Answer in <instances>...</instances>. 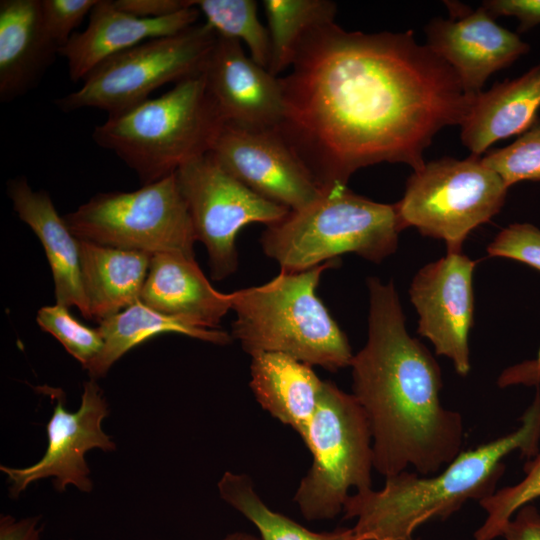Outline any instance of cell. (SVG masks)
I'll use <instances>...</instances> for the list:
<instances>
[{
	"mask_svg": "<svg viewBox=\"0 0 540 540\" xmlns=\"http://www.w3.org/2000/svg\"><path fill=\"white\" fill-rule=\"evenodd\" d=\"M279 80L276 128L324 192L382 162L421 169L434 136L461 125L474 98L413 31L349 32L335 21L305 36Z\"/></svg>",
	"mask_w": 540,
	"mask_h": 540,
	"instance_id": "6da1fadb",
	"label": "cell"
},
{
	"mask_svg": "<svg viewBox=\"0 0 540 540\" xmlns=\"http://www.w3.org/2000/svg\"><path fill=\"white\" fill-rule=\"evenodd\" d=\"M367 288L368 338L350 366L353 395L370 426L373 468L385 478L408 467L435 474L462 451L463 417L442 405L440 366L408 333L393 281L369 277Z\"/></svg>",
	"mask_w": 540,
	"mask_h": 540,
	"instance_id": "7a4b0ae2",
	"label": "cell"
},
{
	"mask_svg": "<svg viewBox=\"0 0 540 540\" xmlns=\"http://www.w3.org/2000/svg\"><path fill=\"white\" fill-rule=\"evenodd\" d=\"M520 426L499 438L461 451L439 472L403 471L386 477L381 490L357 491L345 502L344 518L356 519L360 540H413L422 524L445 519L469 500L492 495L505 472L504 460L519 452L527 460L540 451V391L520 418Z\"/></svg>",
	"mask_w": 540,
	"mask_h": 540,
	"instance_id": "3957f363",
	"label": "cell"
},
{
	"mask_svg": "<svg viewBox=\"0 0 540 540\" xmlns=\"http://www.w3.org/2000/svg\"><path fill=\"white\" fill-rule=\"evenodd\" d=\"M338 264L281 270L267 283L233 292L231 336L250 355L283 353L333 372L350 366L349 341L316 293L322 273Z\"/></svg>",
	"mask_w": 540,
	"mask_h": 540,
	"instance_id": "277c9868",
	"label": "cell"
},
{
	"mask_svg": "<svg viewBox=\"0 0 540 540\" xmlns=\"http://www.w3.org/2000/svg\"><path fill=\"white\" fill-rule=\"evenodd\" d=\"M226 124L204 74L96 126L94 142L118 156L148 185L211 152Z\"/></svg>",
	"mask_w": 540,
	"mask_h": 540,
	"instance_id": "5b68a950",
	"label": "cell"
},
{
	"mask_svg": "<svg viewBox=\"0 0 540 540\" xmlns=\"http://www.w3.org/2000/svg\"><path fill=\"white\" fill-rule=\"evenodd\" d=\"M402 230L395 204L375 202L343 187L325 191L267 226L260 242L281 270L298 272L346 253L379 263L397 250Z\"/></svg>",
	"mask_w": 540,
	"mask_h": 540,
	"instance_id": "8992f818",
	"label": "cell"
},
{
	"mask_svg": "<svg viewBox=\"0 0 540 540\" xmlns=\"http://www.w3.org/2000/svg\"><path fill=\"white\" fill-rule=\"evenodd\" d=\"M301 438L313 455V464L294 501L307 520L332 519L343 511L349 489L371 488L369 422L353 394L324 381L318 408Z\"/></svg>",
	"mask_w": 540,
	"mask_h": 540,
	"instance_id": "52a82bcc",
	"label": "cell"
},
{
	"mask_svg": "<svg viewBox=\"0 0 540 540\" xmlns=\"http://www.w3.org/2000/svg\"><path fill=\"white\" fill-rule=\"evenodd\" d=\"M216 40L217 33L203 22L145 41L97 66L79 89L54 104L66 113L94 108L108 116L121 114L165 84L202 74Z\"/></svg>",
	"mask_w": 540,
	"mask_h": 540,
	"instance_id": "ba28073f",
	"label": "cell"
},
{
	"mask_svg": "<svg viewBox=\"0 0 540 540\" xmlns=\"http://www.w3.org/2000/svg\"><path fill=\"white\" fill-rule=\"evenodd\" d=\"M508 189L480 156L443 157L411 174L395 207L403 229L415 227L457 253L471 231L500 212Z\"/></svg>",
	"mask_w": 540,
	"mask_h": 540,
	"instance_id": "9c48e42d",
	"label": "cell"
},
{
	"mask_svg": "<svg viewBox=\"0 0 540 540\" xmlns=\"http://www.w3.org/2000/svg\"><path fill=\"white\" fill-rule=\"evenodd\" d=\"M63 218L79 240L195 258L197 240L175 173L132 192L99 193Z\"/></svg>",
	"mask_w": 540,
	"mask_h": 540,
	"instance_id": "30bf717a",
	"label": "cell"
},
{
	"mask_svg": "<svg viewBox=\"0 0 540 540\" xmlns=\"http://www.w3.org/2000/svg\"><path fill=\"white\" fill-rule=\"evenodd\" d=\"M175 174L196 240L207 249L214 280H223L237 270L236 239L246 225L269 226L291 211L238 181L210 153L190 161Z\"/></svg>",
	"mask_w": 540,
	"mask_h": 540,
	"instance_id": "8fae6325",
	"label": "cell"
},
{
	"mask_svg": "<svg viewBox=\"0 0 540 540\" xmlns=\"http://www.w3.org/2000/svg\"><path fill=\"white\" fill-rule=\"evenodd\" d=\"M210 154L252 191L291 211L306 207L324 193L277 128L226 123Z\"/></svg>",
	"mask_w": 540,
	"mask_h": 540,
	"instance_id": "7c38bea8",
	"label": "cell"
},
{
	"mask_svg": "<svg viewBox=\"0 0 540 540\" xmlns=\"http://www.w3.org/2000/svg\"><path fill=\"white\" fill-rule=\"evenodd\" d=\"M53 413L46 425L48 445L36 463L14 468L0 466L7 476L9 494L17 498L28 485L40 479L54 478L58 491L73 485L82 492H90L93 483L85 454L91 449L116 450V444L102 428V421L109 414L108 404L95 379L84 383L81 404L77 411L65 409L64 396H57Z\"/></svg>",
	"mask_w": 540,
	"mask_h": 540,
	"instance_id": "4fadbf2b",
	"label": "cell"
},
{
	"mask_svg": "<svg viewBox=\"0 0 540 540\" xmlns=\"http://www.w3.org/2000/svg\"><path fill=\"white\" fill-rule=\"evenodd\" d=\"M475 266L476 261L462 252L447 253L422 267L409 288L419 316L418 333L433 344L437 355L451 360L460 376H466L471 368Z\"/></svg>",
	"mask_w": 540,
	"mask_h": 540,
	"instance_id": "5bb4252c",
	"label": "cell"
},
{
	"mask_svg": "<svg viewBox=\"0 0 540 540\" xmlns=\"http://www.w3.org/2000/svg\"><path fill=\"white\" fill-rule=\"evenodd\" d=\"M451 18L432 19L425 27L427 45L457 74L466 93L476 96L486 80L528 53V43L496 23L484 8L465 10L448 4Z\"/></svg>",
	"mask_w": 540,
	"mask_h": 540,
	"instance_id": "9a60e30c",
	"label": "cell"
},
{
	"mask_svg": "<svg viewBox=\"0 0 540 540\" xmlns=\"http://www.w3.org/2000/svg\"><path fill=\"white\" fill-rule=\"evenodd\" d=\"M203 74L226 123L254 128H276L281 123L279 77L247 55L240 41L217 35Z\"/></svg>",
	"mask_w": 540,
	"mask_h": 540,
	"instance_id": "2e32d148",
	"label": "cell"
},
{
	"mask_svg": "<svg viewBox=\"0 0 540 540\" xmlns=\"http://www.w3.org/2000/svg\"><path fill=\"white\" fill-rule=\"evenodd\" d=\"M195 4V3H194ZM194 5L162 18H140L119 9L113 0H98L82 32H75L59 50L72 81H83L109 58L145 41L179 33L198 23Z\"/></svg>",
	"mask_w": 540,
	"mask_h": 540,
	"instance_id": "e0dca14e",
	"label": "cell"
},
{
	"mask_svg": "<svg viewBox=\"0 0 540 540\" xmlns=\"http://www.w3.org/2000/svg\"><path fill=\"white\" fill-rule=\"evenodd\" d=\"M41 0L0 1V101L34 89L59 54L41 15Z\"/></svg>",
	"mask_w": 540,
	"mask_h": 540,
	"instance_id": "ac0fdd59",
	"label": "cell"
},
{
	"mask_svg": "<svg viewBox=\"0 0 540 540\" xmlns=\"http://www.w3.org/2000/svg\"><path fill=\"white\" fill-rule=\"evenodd\" d=\"M7 192L20 220L33 230L44 247L54 280L56 303L75 306L90 320L81 278L79 239L58 214L49 194L33 190L25 177L11 179Z\"/></svg>",
	"mask_w": 540,
	"mask_h": 540,
	"instance_id": "d6986e66",
	"label": "cell"
},
{
	"mask_svg": "<svg viewBox=\"0 0 540 540\" xmlns=\"http://www.w3.org/2000/svg\"><path fill=\"white\" fill-rule=\"evenodd\" d=\"M140 301L163 314L219 329L221 319L232 309L233 292L217 291L195 258L159 253L151 257Z\"/></svg>",
	"mask_w": 540,
	"mask_h": 540,
	"instance_id": "ffe728a7",
	"label": "cell"
},
{
	"mask_svg": "<svg viewBox=\"0 0 540 540\" xmlns=\"http://www.w3.org/2000/svg\"><path fill=\"white\" fill-rule=\"evenodd\" d=\"M539 109L540 64L474 96L460 125L461 141L472 155L481 156L499 140L529 129L538 119Z\"/></svg>",
	"mask_w": 540,
	"mask_h": 540,
	"instance_id": "44dd1931",
	"label": "cell"
},
{
	"mask_svg": "<svg viewBox=\"0 0 540 540\" xmlns=\"http://www.w3.org/2000/svg\"><path fill=\"white\" fill-rule=\"evenodd\" d=\"M251 389L273 417L302 437L321 399L324 381L310 365L278 352L251 355Z\"/></svg>",
	"mask_w": 540,
	"mask_h": 540,
	"instance_id": "7402d4cb",
	"label": "cell"
},
{
	"mask_svg": "<svg viewBox=\"0 0 540 540\" xmlns=\"http://www.w3.org/2000/svg\"><path fill=\"white\" fill-rule=\"evenodd\" d=\"M79 249L90 320L100 322L140 300L151 255L84 240Z\"/></svg>",
	"mask_w": 540,
	"mask_h": 540,
	"instance_id": "603a6c76",
	"label": "cell"
},
{
	"mask_svg": "<svg viewBox=\"0 0 540 540\" xmlns=\"http://www.w3.org/2000/svg\"><path fill=\"white\" fill-rule=\"evenodd\" d=\"M97 329L104 346L86 368L91 379L105 376L130 349L159 334L176 333L218 345L228 344L233 338L220 328L211 329L185 318L163 314L140 300L100 321Z\"/></svg>",
	"mask_w": 540,
	"mask_h": 540,
	"instance_id": "cb8c5ba5",
	"label": "cell"
},
{
	"mask_svg": "<svg viewBox=\"0 0 540 540\" xmlns=\"http://www.w3.org/2000/svg\"><path fill=\"white\" fill-rule=\"evenodd\" d=\"M262 4L271 43L268 70L279 77L292 66L305 36L335 21L336 4L328 0H264Z\"/></svg>",
	"mask_w": 540,
	"mask_h": 540,
	"instance_id": "d4e9b609",
	"label": "cell"
},
{
	"mask_svg": "<svg viewBox=\"0 0 540 540\" xmlns=\"http://www.w3.org/2000/svg\"><path fill=\"white\" fill-rule=\"evenodd\" d=\"M221 498L250 520L262 540H360L353 528L330 533L312 532L268 508L246 475L226 472L218 482Z\"/></svg>",
	"mask_w": 540,
	"mask_h": 540,
	"instance_id": "484cf974",
	"label": "cell"
},
{
	"mask_svg": "<svg viewBox=\"0 0 540 540\" xmlns=\"http://www.w3.org/2000/svg\"><path fill=\"white\" fill-rule=\"evenodd\" d=\"M205 22L217 35L245 44L249 56L268 69L271 43L267 27L259 20L254 0H194Z\"/></svg>",
	"mask_w": 540,
	"mask_h": 540,
	"instance_id": "4316f807",
	"label": "cell"
},
{
	"mask_svg": "<svg viewBox=\"0 0 540 540\" xmlns=\"http://www.w3.org/2000/svg\"><path fill=\"white\" fill-rule=\"evenodd\" d=\"M524 478L517 484L496 490L479 502L486 512L474 540H494L500 536L514 514L524 505L540 498V451L524 465Z\"/></svg>",
	"mask_w": 540,
	"mask_h": 540,
	"instance_id": "83f0119b",
	"label": "cell"
},
{
	"mask_svg": "<svg viewBox=\"0 0 540 540\" xmlns=\"http://www.w3.org/2000/svg\"><path fill=\"white\" fill-rule=\"evenodd\" d=\"M56 303L39 309L36 321L42 330L53 335L77 359L84 369L100 354L104 341L98 329L87 327Z\"/></svg>",
	"mask_w": 540,
	"mask_h": 540,
	"instance_id": "f1b7e54d",
	"label": "cell"
},
{
	"mask_svg": "<svg viewBox=\"0 0 540 540\" xmlns=\"http://www.w3.org/2000/svg\"><path fill=\"white\" fill-rule=\"evenodd\" d=\"M481 160L508 187L522 181H540V118L514 142L490 151Z\"/></svg>",
	"mask_w": 540,
	"mask_h": 540,
	"instance_id": "f546056e",
	"label": "cell"
},
{
	"mask_svg": "<svg viewBox=\"0 0 540 540\" xmlns=\"http://www.w3.org/2000/svg\"><path fill=\"white\" fill-rule=\"evenodd\" d=\"M489 257H504L527 264L540 272V229L530 223L503 228L487 246Z\"/></svg>",
	"mask_w": 540,
	"mask_h": 540,
	"instance_id": "4dcf8cb0",
	"label": "cell"
},
{
	"mask_svg": "<svg viewBox=\"0 0 540 540\" xmlns=\"http://www.w3.org/2000/svg\"><path fill=\"white\" fill-rule=\"evenodd\" d=\"M98 0H41V15L46 32L59 50Z\"/></svg>",
	"mask_w": 540,
	"mask_h": 540,
	"instance_id": "1f68e13d",
	"label": "cell"
},
{
	"mask_svg": "<svg viewBox=\"0 0 540 540\" xmlns=\"http://www.w3.org/2000/svg\"><path fill=\"white\" fill-rule=\"evenodd\" d=\"M491 16H514L518 31L525 32L540 24V0H487L482 2Z\"/></svg>",
	"mask_w": 540,
	"mask_h": 540,
	"instance_id": "d6a6232c",
	"label": "cell"
},
{
	"mask_svg": "<svg viewBox=\"0 0 540 540\" xmlns=\"http://www.w3.org/2000/svg\"><path fill=\"white\" fill-rule=\"evenodd\" d=\"M122 11L140 18H162L194 6V0H113Z\"/></svg>",
	"mask_w": 540,
	"mask_h": 540,
	"instance_id": "836d02e7",
	"label": "cell"
},
{
	"mask_svg": "<svg viewBox=\"0 0 540 540\" xmlns=\"http://www.w3.org/2000/svg\"><path fill=\"white\" fill-rule=\"evenodd\" d=\"M506 540H540V512L532 504L522 506L507 523Z\"/></svg>",
	"mask_w": 540,
	"mask_h": 540,
	"instance_id": "e575fe53",
	"label": "cell"
},
{
	"mask_svg": "<svg viewBox=\"0 0 540 540\" xmlns=\"http://www.w3.org/2000/svg\"><path fill=\"white\" fill-rule=\"evenodd\" d=\"M500 388L523 385L540 391V348L537 355L504 369L497 379Z\"/></svg>",
	"mask_w": 540,
	"mask_h": 540,
	"instance_id": "d590c367",
	"label": "cell"
},
{
	"mask_svg": "<svg viewBox=\"0 0 540 540\" xmlns=\"http://www.w3.org/2000/svg\"><path fill=\"white\" fill-rule=\"evenodd\" d=\"M40 517L16 519L11 515L0 517V540H39L43 530Z\"/></svg>",
	"mask_w": 540,
	"mask_h": 540,
	"instance_id": "8d00e7d4",
	"label": "cell"
},
{
	"mask_svg": "<svg viewBox=\"0 0 540 540\" xmlns=\"http://www.w3.org/2000/svg\"><path fill=\"white\" fill-rule=\"evenodd\" d=\"M222 540H259L258 538L245 533H234L226 536Z\"/></svg>",
	"mask_w": 540,
	"mask_h": 540,
	"instance_id": "74e56055",
	"label": "cell"
}]
</instances>
